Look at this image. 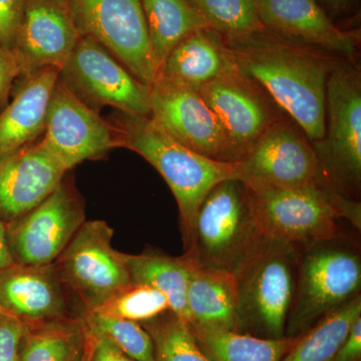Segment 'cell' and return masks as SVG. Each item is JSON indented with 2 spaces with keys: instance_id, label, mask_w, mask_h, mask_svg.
Wrapping results in <instances>:
<instances>
[{
  "instance_id": "1",
  "label": "cell",
  "mask_w": 361,
  "mask_h": 361,
  "mask_svg": "<svg viewBox=\"0 0 361 361\" xmlns=\"http://www.w3.org/2000/svg\"><path fill=\"white\" fill-rule=\"evenodd\" d=\"M225 42L242 77L262 85L308 139H324L330 75L326 61L278 39L266 28Z\"/></svg>"
},
{
  "instance_id": "2",
  "label": "cell",
  "mask_w": 361,
  "mask_h": 361,
  "mask_svg": "<svg viewBox=\"0 0 361 361\" xmlns=\"http://www.w3.org/2000/svg\"><path fill=\"white\" fill-rule=\"evenodd\" d=\"M118 148L139 154L160 173L180 211L185 249L191 242L197 211L209 192L234 179L236 161L215 160L176 141L149 116L116 111L109 118Z\"/></svg>"
},
{
  "instance_id": "3",
  "label": "cell",
  "mask_w": 361,
  "mask_h": 361,
  "mask_svg": "<svg viewBox=\"0 0 361 361\" xmlns=\"http://www.w3.org/2000/svg\"><path fill=\"white\" fill-rule=\"evenodd\" d=\"M299 250L263 236L234 271L237 331L283 338L295 295Z\"/></svg>"
},
{
  "instance_id": "4",
  "label": "cell",
  "mask_w": 361,
  "mask_h": 361,
  "mask_svg": "<svg viewBox=\"0 0 361 361\" xmlns=\"http://www.w3.org/2000/svg\"><path fill=\"white\" fill-rule=\"evenodd\" d=\"M295 295L285 336L298 337L361 290V251L342 234L298 248Z\"/></svg>"
},
{
  "instance_id": "5",
  "label": "cell",
  "mask_w": 361,
  "mask_h": 361,
  "mask_svg": "<svg viewBox=\"0 0 361 361\" xmlns=\"http://www.w3.org/2000/svg\"><path fill=\"white\" fill-rule=\"evenodd\" d=\"M263 236L244 185L225 180L199 207L185 254L198 267L234 273Z\"/></svg>"
},
{
  "instance_id": "6",
  "label": "cell",
  "mask_w": 361,
  "mask_h": 361,
  "mask_svg": "<svg viewBox=\"0 0 361 361\" xmlns=\"http://www.w3.org/2000/svg\"><path fill=\"white\" fill-rule=\"evenodd\" d=\"M244 188L264 236L301 248L343 234L341 217L330 201L329 187L319 182L298 187Z\"/></svg>"
},
{
  "instance_id": "7",
  "label": "cell",
  "mask_w": 361,
  "mask_h": 361,
  "mask_svg": "<svg viewBox=\"0 0 361 361\" xmlns=\"http://www.w3.org/2000/svg\"><path fill=\"white\" fill-rule=\"evenodd\" d=\"M80 37H90L142 84L151 87L158 71L152 54L141 0H65Z\"/></svg>"
},
{
  "instance_id": "8",
  "label": "cell",
  "mask_w": 361,
  "mask_h": 361,
  "mask_svg": "<svg viewBox=\"0 0 361 361\" xmlns=\"http://www.w3.org/2000/svg\"><path fill=\"white\" fill-rule=\"evenodd\" d=\"M114 229L106 221H85L54 262L61 281L94 310L132 283L125 253L111 246Z\"/></svg>"
},
{
  "instance_id": "9",
  "label": "cell",
  "mask_w": 361,
  "mask_h": 361,
  "mask_svg": "<svg viewBox=\"0 0 361 361\" xmlns=\"http://www.w3.org/2000/svg\"><path fill=\"white\" fill-rule=\"evenodd\" d=\"M59 80L97 114L104 106H111L123 113L149 116V87L90 37H80L59 70Z\"/></svg>"
},
{
  "instance_id": "10",
  "label": "cell",
  "mask_w": 361,
  "mask_h": 361,
  "mask_svg": "<svg viewBox=\"0 0 361 361\" xmlns=\"http://www.w3.org/2000/svg\"><path fill=\"white\" fill-rule=\"evenodd\" d=\"M329 128L315 142L320 168L339 187L360 192L361 186V89L344 70L330 71L326 85Z\"/></svg>"
},
{
  "instance_id": "11",
  "label": "cell",
  "mask_w": 361,
  "mask_h": 361,
  "mask_svg": "<svg viewBox=\"0 0 361 361\" xmlns=\"http://www.w3.org/2000/svg\"><path fill=\"white\" fill-rule=\"evenodd\" d=\"M85 221L82 201L63 180L42 203L6 225L7 245L13 262L52 264Z\"/></svg>"
},
{
  "instance_id": "12",
  "label": "cell",
  "mask_w": 361,
  "mask_h": 361,
  "mask_svg": "<svg viewBox=\"0 0 361 361\" xmlns=\"http://www.w3.org/2000/svg\"><path fill=\"white\" fill-rule=\"evenodd\" d=\"M40 142L66 172L85 161L99 160L118 148L108 121L58 80L47 109Z\"/></svg>"
},
{
  "instance_id": "13",
  "label": "cell",
  "mask_w": 361,
  "mask_h": 361,
  "mask_svg": "<svg viewBox=\"0 0 361 361\" xmlns=\"http://www.w3.org/2000/svg\"><path fill=\"white\" fill-rule=\"evenodd\" d=\"M320 176L317 154L305 137L272 123L236 161L235 180L248 186L298 187L319 182Z\"/></svg>"
},
{
  "instance_id": "14",
  "label": "cell",
  "mask_w": 361,
  "mask_h": 361,
  "mask_svg": "<svg viewBox=\"0 0 361 361\" xmlns=\"http://www.w3.org/2000/svg\"><path fill=\"white\" fill-rule=\"evenodd\" d=\"M149 116L176 141L227 161V142L215 114L197 90L157 77L149 87Z\"/></svg>"
},
{
  "instance_id": "15",
  "label": "cell",
  "mask_w": 361,
  "mask_h": 361,
  "mask_svg": "<svg viewBox=\"0 0 361 361\" xmlns=\"http://www.w3.org/2000/svg\"><path fill=\"white\" fill-rule=\"evenodd\" d=\"M80 39L65 4L26 0L13 47L20 71L14 85L49 68L61 70Z\"/></svg>"
},
{
  "instance_id": "16",
  "label": "cell",
  "mask_w": 361,
  "mask_h": 361,
  "mask_svg": "<svg viewBox=\"0 0 361 361\" xmlns=\"http://www.w3.org/2000/svg\"><path fill=\"white\" fill-rule=\"evenodd\" d=\"M66 171L42 142L0 158V221L7 225L42 203Z\"/></svg>"
},
{
  "instance_id": "17",
  "label": "cell",
  "mask_w": 361,
  "mask_h": 361,
  "mask_svg": "<svg viewBox=\"0 0 361 361\" xmlns=\"http://www.w3.org/2000/svg\"><path fill=\"white\" fill-rule=\"evenodd\" d=\"M198 92L224 132L227 161L240 160L272 123L265 104L240 73L210 82Z\"/></svg>"
},
{
  "instance_id": "18",
  "label": "cell",
  "mask_w": 361,
  "mask_h": 361,
  "mask_svg": "<svg viewBox=\"0 0 361 361\" xmlns=\"http://www.w3.org/2000/svg\"><path fill=\"white\" fill-rule=\"evenodd\" d=\"M66 290L54 263L0 269V307L25 323L71 314Z\"/></svg>"
},
{
  "instance_id": "19",
  "label": "cell",
  "mask_w": 361,
  "mask_h": 361,
  "mask_svg": "<svg viewBox=\"0 0 361 361\" xmlns=\"http://www.w3.org/2000/svg\"><path fill=\"white\" fill-rule=\"evenodd\" d=\"M261 23L277 35L351 56L356 39L339 30L316 0H257Z\"/></svg>"
},
{
  "instance_id": "20",
  "label": "cell",
  "mask_w": 361,
  "mask_h": 361,
  "mask_svg": "<svg viewBox=\"0 0 361 361\" xmlns=\"http://www.w3.org/2000/svg\"><path fill=\"white\" fill-rule=\"evenodd\" d=\"M238 73L225 40L219 33L204 28L171 51L157 77L198 92L210 82Z\"/></svg>"
},
{
  "instance_id": "21",
  "label": "cell",
  "mask_w": 361,
  "mask_h": 361,
  "mask_svg": "<svg viewBox=\"0 0 361 361\" xmlns=\"http://www.w3.org/2000/svg\"><path fill=\"white\" fill-rule=\"evenodd\" d=\"M59 71L49 68L13 85V101L0 113V158L44 135L47 109Z\"/></svg>"
},
{
  "instance_id": "22",
  "label": "cell",
  "mask_w": 361,
  "mask_h": 361,
  "mask_svg": "<svg viewBox=\"0 0 361 361\" xmlns=\"http://www.w3.org/2000/svg\"><path fill=\"white\" fill-rule=\"evenodd\" d=\"M188 324L205 329L236 330L234 275L192 265L187 289Z\"/></svg>"
},
{
  "instance_id": "23",
  "label": "cell",
  "mask_w": 361,
  "mask_h": 361,
  "mask_svg": "<svg viewBox=\"0 0 361 361\" xmlns=\"http://www.w3.org/2000/svg\"><path fill=\"white\" fill-rule=\"evenodd\" d=\"M87 332L82 314L25 323L18 361H80Z\"/></svg>"
},
{
  "instance_id": "24",
  "label": "cell",
  "mask_w": 361,
  "mask_h": 361,
  "mask_svg": "<svg viewBox=\"0 0 361 361\" xmlns=\"http://www.w3.org/2000/svg\"><path fill=\"white\" fill-rule=\"evenodd\" d=\"M133 283L147 285L168 298L170 310L188 323L187 289L193 261L186 254L179 257L145 252L125 254Z\"/></svg>"
},
{
  "instance_id": "25",
  "label": "cell",
  "mask_w": 361,
  "mask_h": 361,
  "mask_svg": "<svg viewBox=\"0 0 361 361\" xmlns=\"http://www.w3.org/2000/svg\"><path fill=\"white\" fill-rule=\"evenodd\" d=\"M157 71L192 33L209 28L188 0H141Z\"/></svg>"
},
{
  "instance_id": "26",
  "label": "cell",
  "mask_w": 361,
  "mask_h": 361,
  "mask_svg": "<svg viewBox=\"0 0 361 361\" xmlns=\"http://www.w3.org/2000/svg\"><path fill=\"white\" fill-rule=\"evenodd\" d=\"M190 329L210 361H282L298 339L262 338L236 330Z\"/></svg>"
},
{
  "instance_id": "27",
  "label": "cell",
  "mask_w": 361,
  "mask_h": 361,
  "mask_svg": "<svg viewBox=\"0 0 361 361\" xmlns=\"http://www.w3.org/2000/svg\"><path fill=\"white\" fill-rule=\"evenodd\" d=\"M360 317L361 295H358L298 336L282 361H332Z\"/></svg>"
},
{
  "instance_id": "28",
  "label": "cell",
  "mask_w": 361,
  "mask_h": 361,
  "mask_svg": "<svg viewBox=\"0 0 361 361\" xmlns=\"http://www.w3.org/2000/svg\"><path fill=\"white\" fill-rule=\"evenodd\" d=\"M207 25L226 39L247 37L263 30L257 0H188Z\"/></svg>"
},
{
  "instance_id": "29",
  "label": "cell",
  "mask_w": 361,
  "mask_h": 361,
  "mask_svg": "<svg viewBox=\"0 0 361 361\" xmlns=\"http://www.w3.org/2000/svg\"><path fill=\"white\" fill-rule=\"evenodd\" d=\"M141 324L153 339L155 361H210L197 343L189 324L172 311Z\"/></svg>"
},
{
  "instance_id": "30",
  "label": "cell",
  "mask_w": 361,
  "mask_h": 361,
  "mask_svg": "<svg viewBox=\"0 0 361 361\" xmlns=\"http://www.w3.org/2000/svg\"><path fill=\"white\" fill-rule=\"evenodd\" d=\"M82 316L90 329L106 337L133 360L155 361L153 339L141 323L96 311H82Z\"/></svg>"
},
{
  "instance_id": "31",
  "label": "cell",
  "mask_w": 361,
  "mask_h": 361,
  "mask_svg": "<svg viewBox=\"0 0 361 361\" xmlns=\"http://www.w3.org/2000/svg\"><path fill=\"white\" fill-rule=\"evenodd\" d=\"M170 310L168 298L147 285L130 283L94 310L103 314L142 323Z\"/></svg>"
},
{
  "instance_id": "32",
  "label": "cell",
  "mask_w": 361,
  "mask_h": 361,
  "mask_svg": "<svg viewBox=\"0 0 361 361\" xmlns=\"http://www.w3.org/2000/svg\"><path fill=\"white\" fill-rule=\"evenodd\" d=\"M26 0H0V44L13 49L20 30Z\"/></svg>"
},
{
  "instance_id": "33",
  "label": "cell",
  "mask_w": 361,
  "mask_h": 361,
  "mask_svg": "<svg viewBox=\"0 0 361 361\" xmlns=\"http://www.w3.org/2000/svg\"><path fill=\"white\" fill-rule=\"evenodd\" d=\"M25 322L7 312H0V361H18Z\"/></svg>"
},
{
  "instance_id": "34",
  "label": "cell",
  "mask_w": 361,
  "mask_h": 361,
  "mask_svg": "<svg viewBox=\"0 0 361 361\" xmlns=\"http://www.w3.org/2000/svg\"><path fill=\"white\" fill-rule=\"evenodd\" d=\"M89 329L84 355L80 361H135L126 355L115 344Z\"/></svg>"
},
{
  "instance_id": "35",
  "label": "cell",
  "mask_w": 361,
  "mask_h": 361,
  "mask_svg": "<svg viewBox=\"0 0 361 361\" xmlns=\"http://www.w3.org/2000/svg\"><path fill=\"white\" fill-rule=\"evenodd\" d=\"M20 73V66L13 49L0 44V113L11 103L9 99Z\"/></svg>"
},
{
  "instance_id": "36",
  "label": "cell",
  "mask_w": 361,
  "mask_h": 361,
  "mask_svg": "<svg viewBox=\"0 0 361 361\" xmlns=\"http://www.w3.org/2000/svg\"><path fill=\"white\" fill-rule=\"evenodd\" d=\"M361 357V317L356 320L345 341L332 361H360Z\"/></svg>"
},
{
  "instance_id": "37",
  "label": "cell",
  "mask_w": 361,
  "mask_h": 361,
  "mask_svg": "<svg viewBox=\"0 0 361 361\" xmlns=\"http://www.w3.org/2000/svg\"><path fill=\"white\" fill-rule=\"evenodd\" d=\"M14 264L7 245L6 225L0 221V269Z\"/></svg>"
},
{
  "instance_id": "38",
  "label": "cell",
  "mask_w": 361,
  "mask_h": 361,
  "mask_svg": "<svg viewBox=\"0 0 361 361\" xmlns=\"http://www.w3.org/2000/svg\"><path fill=\"white\" fill-rule=\"evenodd\" d=\"M327 6L331 8H341V7L345 6L348 4L349 0H323Z\"/></svg>"
},
{
  "instance_id": "39",
  "label": "cell",
  "mask_w": 361,
  "mask_h": 361,
  "mask_svg": "<svg viewBox=\"0 0 361 361\" xmlns=\"http://www.w3.org/2000/svg\"><path fill=\"white\" fill-rule=\"evenodd\" d=\"M52 1L58 2V4H65V0H52Z\"/></svg>"
},
{
  "instance_id": "40",
  "label": "cell",
  "mask_w": 361,
  "mask_h": 361,
  "mask_svg": "<svg viewBox=\"0 0 361 361\" xmlns=\"http://www.w3.org/2000/svg\"><path fill=\"white\" fill-rule=\"evenodd\" d=\"M0 312H6V310H4V308L0 307ZM8 313V312H7Z\"/></svg>"
}]
</instances>
